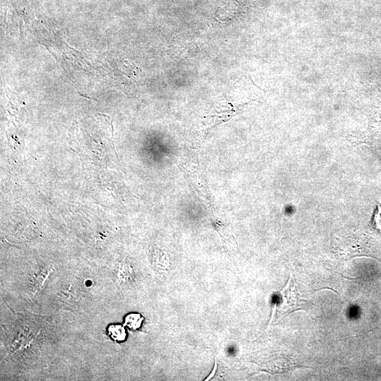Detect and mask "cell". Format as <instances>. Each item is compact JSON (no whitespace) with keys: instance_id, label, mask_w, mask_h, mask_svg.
<instances>
[{"instance_id":"cell-1","label":"cell","mask_w":381,"mask_h":381,"mask_svg":"<svg viewBox=\"0 0 381 381\" xmlns=\"http://www.w3.org/2000/svg\"><path fill=\"white\" fill-rule=\"evenodd\" d=\"M275 310L277 318L285 317L294 311L303 309L307 301L301 297L296 286V280L290 276L286 285L275 294Z\"/></svg>"},{"instance_id":"cell-2","label":"cell","mask_w":381,"mask_h":381,"mask_svg":"<svg viewBox=\"0 0 381 381\" xmlns=\"http://www.w3.org/2000/svg\"><path fill=\"white\" fill-rule=\"evenodd\" d=\"M108 333L109 336L116 341H122L126 337V332L125 327L119 324H113L109 326Z\"/></svg>"},{"instance_id":"cell-3","label":"cell","mask_w":381,"mask_h":381,"mask_svg":"<svg viewBox=\"0 0 381 381\" xmlns=\"http://www.w3.org/2000/svg\"><path fill=\"white\" fill-rule=\"evenodd\" d=\"M144 318L137 313L128 314L124 319V325L131 329H138L140 327Z\"/></svg>"},{"instance_id":"cell-4","label":"cell","mask_w":381,"mask_h":381,"mask_svg":"<svg viewBox=\"0 0 381 381\" xmlns=\"http://www.w3.org/2000/svg\"><path fill=\"white\" fill-rule=\"evenodd\" d=\"M374 223L377 229L381 232V204H378L374 216Z\"/></svg>"}]
</instances>
